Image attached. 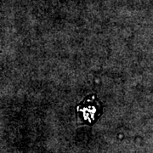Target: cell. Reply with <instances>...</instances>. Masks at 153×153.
<instances>
[{"instance_id":"6da1fadb","label":"cell","mask_w":153,"mask_h":153,"mask_svg":"<svg viewBox=\"0 0 153 153\" xmlns=\"http://www.w3.org/2000/svg\"><path fill=\"white\" fill-rule=\"evenodd\" d=\"M99 109H100V103L96 100V96L93 95L81 103V105L78 107V111L84 120H94Z\"/></svg>"}]
</instances>
